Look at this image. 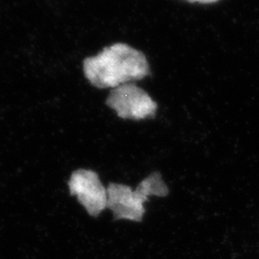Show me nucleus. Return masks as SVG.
I'll use <instances>...</instances> for the list:
<instances>
[{"label":"nucleus","instance_id":"obj_1","mask_svg":"<svg viewBox=\"0 0 259 259\" xmlns=\"http://www.w3.org/2000/svg\"><path fill=\"white\" fill-rule=\"evenodd\" d=\"M85 79L98 89H115L147 77L150 64L145 54L126 42L104 47L83 61Z\"/></svg>","mask_w":259,"mask_h":259},{"label":"nucleus","instance_id":"obj_2","mask_svg":"<svg viewBox=\"0 0 259 259\" xmlns=\"http://www.w3.org/2000/svg\"><path fill=\"white\" fill-rule=\"evenodd\" d=\"M108 206L115 219L140 222L143 219L144 204L150 196L164 197L168 187L158 173L151 174L139 184L136 190L128 185L110 184L107 187Z\"/></svg>","mask_w":259,"mask_h":259},{"label":"nucleus","instance_id":"obj_3","mask_svg":"<svg viewBox=\"0 0 259 259\" xmlns=\"http://www.w3.org/2000/svg\"><path fill=\"white\" fill-rule=\"evenodd\" d=\"M106 104L122 119L141 120L155 115L157 103L136 83L122 84L112 89Z\"/></svg>","mask_w":259,"mask_h":259},{"label":"nucleus","instance_id":"obj_4","mask_svg":"<svg viewBox=\"0 0 259 259\" xmlns=\"http://www.w3.org/2000/svg\"><path fill=\"white\" fill-rule=\"evenodd\" d=\"M69 192L75 196L91 216L96 217L107 209L108 191L98 176L93 170L78 169L68 181Z\"/></svg>","mask_w":259,"mask_h":259},{"label":"nucleus","instance_id":"obj_5","mask_svg":"<svg viewBox=\"0 0 259 259\" xmlns=\"http://www.w3.org/2000/svg\"><path fill=\"white\" fill-rule=\"evenodd\" d=\"M189 3H200V4H213L219 0H185Z\"/></svg>","mask_w":259,"mask_h":259}]
</instances>
